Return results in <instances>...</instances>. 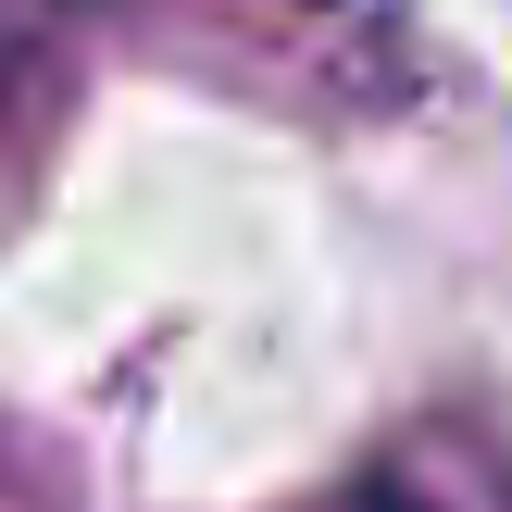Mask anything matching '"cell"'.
<instances>
[{"mask_svg": "<svg viewBox=\"0 0 512 512\" xmlns=\"http://www.w3.org/2000/svg\"><path fill=\"white\" fill-rule=\"evenodd\" d=\"M363 512H425V500H413V488H375V500H363Z\"/></svg>", "mask_w": 512, "mask_h": 512, "instance_id": "1", "label": "cell"}]
</instances>
